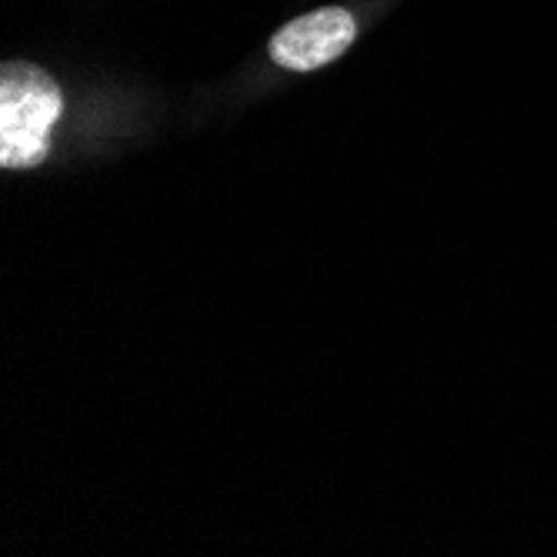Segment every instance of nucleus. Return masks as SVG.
I'll return each mask as SVG.
<instances>
[{"label": "nucleus", "mask_w": 557, "mask_h": 557, "mask_svg": "<svg viewBox=\"0 0 557 557\" xmlns=\"http://www.w3.org/2000/svg\"><path fill=\"white\" fill-rule=\"evenodd\" d=\"M64 111L58 81L34 64L0 71V164L37 168L50 154V131Z\"/></svg>", "instance_id": "obj_1"}, {"label": "nucleus", "mask_w": 557, "mask_h": 557, "mask_svg": "<svg viewBox=\"0 0 557 557\" xmlns=\"http://www.w3.org/2000/svg\"><path fill=\"white\" fill-rule=\"evenodd\" d=\"M358 37V24L341 8H324L294 17L271 37V58L284 71L308 74L337 61Z\"/></svg>", "instance_id": "obj_2"}]
</instances>
